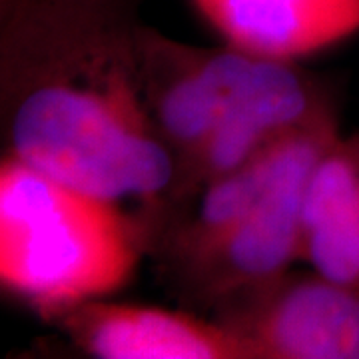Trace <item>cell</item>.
Masks as SVG:
<instances>
[{"label":"cell","instance_id":"5","mask_svg":"<svg viewBox=\"0 0 359 359\" xmlns=\"http://www.w3.org/2000/svg\"><path fill=\"white\" fill-rule=\"evenodd\" d=\"M212 318L257 359H359V287L311 269L285 271Z\"/></svg>","mask_w":359,"mask_h":359},{"label":"cell","instance_id":"8","mask_svg":"<svg viewBox=\"0 0 359 359\" xmlns=\"http://www.w3.org/2000/svg\"><path fill=\"white\" fill-rule=\"evenodd\" d=\"M226 44L299 60L332 48L359 28V0H192Z\"/></svg>","mask_w":359,"mask_h":359},{"label":"cell","instance_id":"1","mask_svg":"<svg viewBox=\"0 0 359 359\" xmlns=\"http://www.w3.org/2000/svg\"><path fill=\"white\" fill-rule=\"evenodd\" d=\"M142 0H0L4 156L108 204L146 254L178 166L142 98Z\"/></svg>","mask_w":359,"mask_h":359},{"label":"cell","instance_id":"2","mask_svg":"<svg viewBox=\"0 0 359 359\" xmlns=\"http://www.w3.org/2000/svg\"><path fill=\"white\" fill-rule=\"evenodd\" d=\"M2 285L48 318L122 282L146 254L136 224L11 156L0 164Z\"/></svg>","mask_w":359,"mask_h":359},{"label":"cell","instance_id":"6","mask_svg":"<svg viewBox=\"0 0 359 359\" xmlns=\"http://www.w3.org/2000/svg\"><path fill=\"white\" fill-rule=\"evenodd\" d=\"M54 321L78 351L98 359H257L212 316L90 297Z\"/></svg>","mask_w":359,"mask_h":359},{"label":"cell","instance_id":"7","mask_svg":"<svg viewBox=\"0 0 359 359\" xmlns=\"http://www.w3.org/2000/svg\"><path fill=\"white\" fill-rule=\"evenodd\" d=\"M140 86L156 132L176 160L180 186L182 174L202 150L224 110V46H194L144 25Z\"/></svg>","mask_w":359,"mask_h":359},{"label":"cell","instance_id":"9","mask_svg":"<svg viewBox=\"0 0 359 359\" xmlns=\"http://www.w3.org/2000/svg\"><path fill=\"white\" fill-rule=\"evenodd\" d=\"M302 259L335 282L359 287V132L339 134L311 170Z\"/></svg>","mask_w":359,"mask_h":359},{"label":"cell","instance_id":"3","mask_svg":"<svg viewBox=\"0 0 359 359\" xmlns=\"http://www.w3.org/2000/svg\"><path fill=\"white\" fill-rule=\"evenodd\" d=\"M339 134L341 116H330L285 138L276 172L256 204L204 256L168 280V292L188 309L212 316L233 297L290 271L302 259L311 170Z\"/></svg>","mask_w":359,"mask_h":359},{"label":"cell","instance_id":"4","mask_svg":"<svg viewBox=\"0 0 359 359\" xmlns=\"http://www.w3.org/2000/svg\"><path fill=\"white\" fill-rule=\"evenodd\" d=\"M224 65V110L214 132L180 178L170 219L208 182L244 166L323 118L341 116L337 84L295 60L269 58L226 44Z\"/></svg>","mask_w":359,"mask_h":359}]
</instances>
